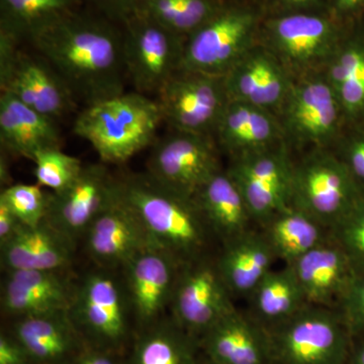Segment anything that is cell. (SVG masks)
<instances>
[{
  "label": "cell",
  "mask_w": 364,
  "mask_h": 364,
  "mask_svg": "<svg viewBox=\"0 0 364 364\" xmlns=\"http://www.w3.org/2000/svg\"><path fill=\"white\" fill-rule=\"evenodd\" d=\"M31 42L85 107L124 92L123 33L107 23L73 11Z\"/></svg>",
  "instance_id": "6da1fadb"
},
{
  "label": "cell",
  "mask_w": 364,
  "mask_h": 364,
  "mask_svg": "<svg viewBox=\"0 0 364 364\" xmlns=\"http://www.w3.org/2000/svg\"><path fill=\"white\" fill-rule=\"evenodd\" d=\"M117 193L155 247L181 267L207 256L213 233L193 198L164 188L147 173L117 178Z\"/></svg>",
  "instance_id": "7a4b0ae2"
},
{
  "label": "cell",
  "mask_w": 364,
  "mask_h": 364,
  "mask_svg": "<svg viewBox=\"0 0 364 364\" xmlns=\"http://www.w3.org/2000/svg\"><path fill=\"white\" fill-rule=\"evenodd\" d=\"M162 123L157 100L135 91L86 105L73 131L92 146L102 162L119 164L154 143Z\"/></svg>",
  "instance_id": "3957f363"
},
{
  "label": "cell",
  "mask_w": 364,
  "mask_h": 364,
  "mask_svg": "<svg viewBox=\"0 0 364 364\" xmlns=\"http://www.w3.org/2000/svg\"><path fill=\"white\" fill-rule=\"evenodd\" d=\"M351 26L329 14L263 18L258 42L296 80L324 71Z\"/></svg>",
  "instance_id": "277c9868"
},
{
  "label": "cell",
  "mask_w": 364,
  "mask_h": 364,
  "mask_svg": "<svg viewBox=\"0 0 364 364\" xmlns=\"http://www.w3.org/2000/svg\"><path fill=\"white\" fill-rule=\"evenodd\" d=\"M262 11L251 0H229L184 45L179 70L223 76L258 43Z\"/></svg>",
  "instance_id": "5b68a950"
},
{
  "label": "cell",
  "mask_w": 364,
  "mask_h": 364,
  "mask_svg": "<svg viewBox=\"0 0 364 364\" xmlns=\"http://www.w3.org/2000/svg\"><path fill=\"white\" fill-rule=\"evenodd\" d=\"M275 116L291 154L331 149L345 127L343 109L323 72L293 80Z\"/></svg>",
  "instance_id": "8992f818"
},
{
  "label": "cell",
  "mask_w": 364,
  "mask_h": 364,
  "mask_svg": "<svg viewBox=\"0 0 364 364\" xmlns=\"http://www.w3.org/2000/svg\"><path fill=\"white\" fill-rule=\"evenodd\" d=\"M272 361L279 364H347L351 333L337 309L308 305L265 329Z\"/></svg>",
  "instance_id": "52a82bcc"
},
{
  "label": "cell",
  "mask_w": 364,
  "mask_h": 364,
  "mask_svg": "<svg viewBox=\"0 0 364 364\" xmlns=\"http://www.w3.org/2000/svg\"><path fill=\"white\" fill-rule=\"evenodd\" d=\"M291 155V207L332 230L350 212L363 191L331 150Z\"/></svg>",
  "instance_id": "ba28073f"
},
{
  "label": "cell",
  "mask_w": 364,
  "mask_h": 364,
  "mask_svg": "<svg viewBox=\"0 0 364 364\" xmlns=\"http://www.w3.org/2000/svg\"><path fill=\"white\" fill-rule=\"evenodd\" d=\"M69 314L82 336L100 348L112 350L123 343L133 314L121 270L97 267L86 273L77 282Z\"/></svg>",
  "instance_id": "9c48e42d"
},
{
  "label": "cell",
  "mask_w": 364,
  "mask_h": 364,
  "mask_svg": "<svg viewBox=\"0 0 364 364\" xmlns=\"http://www.w3.org/2000/svg\"><path fill=\"white\" fill-rule=\"evenodd\" d=\"M21 43L0 33V90L52 119L73 111L76 98L51 64L28 54Z\"/></svg>",
  "instance_id": "30bf717a"
},
{
  "label": "cell",
  "mask_w": 364,
  "mask_h": 364,
  "mask_svg": "<svg viewBox=\"0 0 364 364\" xmlns=\"http://www.w3.org/2000/svg\"><path fill=\"white\" fill-rule=\"evenodd\" d=\"M123 23L127 76L136 92L157 95L179 70L186 39L139 11Z\"/></svg>",
  "instance_id": "8fae6325"
},
{
  "label": "cell",
  "mask_w": 364,
  "mask_h": 364,
  "mask_svg": "<svg viewBox=\"0 0 364 364\" xmlns=\"http://www.w3.org/2000/svg\"><path fill=\"white\" fill-rule=\"evenodd\" d=\"M157 97L171 130L213 136L229 102L223 76L188 70L176 71Z\"/></svg>",
  "instance_id": "7c38bea8"
},
{
  "label": "cell",
  "mask_w": 364,
  "mask_h": 364,
  "mask_svg": "<svg viewBox=\"0 0 364 364\" xmlns=\"http://www.w3.org/2000/svg\"><path fill=\"white\" fill-rule=\"evenodd\" d=\"M227 171L260 226L291 207L293 155L286 144L231 158Z\"/></svg>",
  "instance_id": "4fadbf2b"
},
{
  "label": "cell",
  "mask_w": 364,
  "mask_h": 364,
  "mask_svg": "<svg viewBox=\"0 0 364 364\" xmlns=\"http://www.w3.org/2000/svg\"><path fill=\"white\" fill-rule=\"evenodd\" d=\"M219 153L213 136L171 130L155 144L146 173L164 188L193 198L222 169Z\"/></svg>",
  "instance_id": "5bb4252c"
},
{
  "label": "cell",
  "mask_w": 364,
  "mask_h": 364,
  "mask_svg": "<svg viewBox=\"0 0 364 364\" xmlns=\"http://www.w3.org/2000/svg\"><path fill=\"white\" fill-rule=\"evenodd\" d=\"M170 310L172 321L191 337H203L236 310L215 261L205 256L181 268Z\"/></svg>",
  "instance_id": "9a60e30c"
},
{
  "label": "cell",
  "mask_w": 364,
  "mask_h": 364,
  "mask_svg": "<svg viewBox=\"0 0 364 364\" xmlns=\"http://www.w3.org/2000/svg\"><path fill=\"white\" fill-rule=\"evenodd\" d=\"M181 265L160 249H146L121 269L133 317L141 329L162 320L170 309Z\"/></svg>",
  "instance_id": "2e32d148"
},
{
  "label": "cell",
  "mask_w": 364,
  "mask_h": 364,
  "mask_svg": "<svg viewBox=\"0 0 364 364\" xmlns=\"http://www.w3.org/2000/svg\"><path fill=\"white\" fill-rule=\"evenodd\" d=\"M117 178L107 166L83 167L70 186L50 193L46 222L76 244L82 240L91 223L116 196Z\"/></svg>",
  "instance_id": "e0dca14e"
},
{
  "label": "cell",
  "mask_w": 364,
  "mask_h": 364,
  "mask_svg": "<svg viewBox=\"0 0 364 364\" xmlns=\"http://www.w3.org/2000/svg\"><path fill=\"white\" fill-rule=\"evenodd\" d=\"M97 267L121 270L139 253L155 247L135 213L117 193L93 220L82 239ZM157 248V247H155Z\"/></svg>",
  "instance_id": "ac0fdd59"
},
{
  "label": "cell",
  "mask_w": 364,
  "mask_h": 364,
  "mask_svg": "<svg viewBox=\"0 0 364 364\" xmlns=\"http://www.w3.org/2000/svg\"><path fill=\"white\" fill-rule=\"evenodd\" d=\"M1 282L0 303L11 318L69 311L77 282L69 270H7Z\"/></svg>",
  "instance_id": "d6986e66"
},
{
  "label": "cell",
  "mask_w": 364,
  "mask_h": 364,
  "mask_svg": "<svg viewBox=\"0 0 364 364\" xmlns=\"http://www.w3.org/2000/svg\"><path fill=\"white\" fill-rule=\"evenodd\" d=\"M229 100L245 102L277 114L293 79L279 59L259 42L224 76Z\"/></svg>",
  "instance_id": "ffe728a7"
},
{
  "label": "cell",
  "mask_w": 364,
  "mask_h": 364,
  "mask_svg": "<svg viewBox=\"0 0 364 364\" xmlns=\"http://www.w3.org/2000/svg\"><path fill=\"white\" fill-rule=\"evenodd\" d=\"M287 265L308 305L337 310L356 277L348 256L332 236Z\"/></svg>",
  "instance_id": "44dd1931"
},
{
  "label": "cell",
  "mask_w": 364,
  "mask_h": 364,
  "mask_svg": "<svg viewBox=\"0 0 364 364\" xmlns=\"http://www.w3.org/2000/svg\"><path fill=\"white\" fill-rule=\"evenodd\" d=\"M11 335L35 364L70 363L82 347V334L69 311L14 318Z\"/></svg>",
  "instance_id": "7402d4cb"
},
{
  "label": "cell",
  "mask_w": 364,
  "mask_h": 364,
  "mask_svg": "<svg viewBox=\"0 0 364 364\" xmlns=\"http://www.w3.org/2000/svg\"><path fill=\"white\" fill-rule=\"evenodd\" d=\"M77 244L48 222L23 226L11 240L0 246V259L7 270L70 269Z\"/></svg>",
  "instance_id": "603a6c76"
},
{
  "label": "cell",
  "mask_w": 364,
  "mask_h": 364,
  "mask_svg": "<svg viewBox=\"0 0 364 364\" xmlns=\"http://www.w3.org/2000/svg\"><path fill=\"white\" fill-rule=\"evenodd\" d=\"M220 151L230 158L269 149L284 142L277 116L267 109L229 100L215 128Z\"/></svg>",
  "instance_id": "cb8c5ba5"
},
{
  "label": "cell",
  "mask_w": 364,
  "mask_h": 364,
  "mask_svg": "<svg viewBox=\"0 0 364 364\" xmlns=\"http://www.w3.org/2000/svg\"><path fill=\"white\" fill-rule=\"evenodd\" d=\"M210 361L217 364H269V341L264 328L235 310L202 337Z\"/></svg>",
  "instance_id": "d4e9b609"
},
{
  "label": "cell",
  "mask_w": 364,
  "mask_h": 364,
  "mask_svg": "<svg viewBox=\"0 0 364 364\" xmlns=\"http://www.w3.org/2000/svg\"><path fill=\"white\" fill-rule=\"evenodd\" d=\"M213 235L223 246L252 231L253 218L240 189L227 170H220L193 196Z\"/></svg>",
  "instance_id": "484cf974"
},
{
  "label": "cell",
  "mask_w": 364,
  "mask_h": 364,
  "mask_svg": "<svg viewBox=\"0 0 364 364\" xmlns=\"http://www.w3.org/2000/svg\"><path fill=\"white\" fill-rule=\"evenodd\" d=\"M54 121L9 93L0 95V144L6 154L33 161L39 151L60 147Z\"/></svg>",
  "instance_id": "4316f807"
},
{
  "label": "cell",
  "mask_w": 364,
  "mask_h": 364,
  "mask_svg": "<svg viewBox=\"0 0 364 364\" xmlns=\"http://www.w3.org/2000/svg\"><path fill=\"white\" fill-rule=\"evenodd\" d=\"M343 109L345 126L364 124V28H349L324 71Z\"/></svg>",
  "instance_id": "83f0119b"
},
{
  "label": "cell",
  "mask_w": 364,
  "mask_h": 364,
  "mask_svg": "<svg viewBox=\"0 0 364 364\" xmlns=\"http://www.w3.org/2000/svg\"><path fill=\"white\" fill-rule=\"evenodd\" d=\"M277 259L262 233L251 231L223 246L218 269L232 296H250Z\"/></svg>",
  "instance_id": "f1b7e54d"
},
{
  "label": "cell",
  "mask_w": 364,
  "mask_h": 364,
  "mask_svg": "<svg viewBox=\"0 0 364 364\" xmlns=\"http://www.w3.org/2000/svg\"><path fill=\"white\" fill-rule=\"evenodd\" d=\"M262 228L275 256L286 264L331 238V230L294 207L275 215Z\"/></svg>",
  "instance_id": "f546056e"
},
{
  "label": "cell",
  "mask_w": 364,
  "mask_h": 364,
  "mask_svg": "<svg viewBox=\"0 0 364 364\" xmlns=\"http://www.w3.org/2000/svg\"><path fill=\"white\" fill-rule=\"evenodd\" d=\"M256 322L264 329L293 317L306 304L293 269L272 270L261 280L250 296Z\"/></svg>",
  "instance_id": "4dcf8cb0"
},
{
  "label": "cell",
  "mask_w": 364,
  "mask_h": 364,
  "mask_svg": "<svg viewBox=\"0 0 364 364\" xmlns=\"http://www.w3.org/2000/svg\"><path fill=\"white\" fill-rule=\"evenodd\" d=\"M191 340L173 321H159L142 329L130 364H198Z\"/></svg>",
  "instance_id": "1f68e13d"
},
{
  "label": "cell",
  "mask_w": 364,
  "mask_h": 364,
  "mask_svg": "<svg viewBox=\"0 0 364 364\" xmlns=\"http://www.w3.org/2000/svg\"><path fill=\"white\" fill-rule=\"evenodd\" d=\"M77 0H0V33L21 42L73 13Z\"/></svg>",
  "instance_id": "d6a6232c"
},
{
  "label": "cell",
  "mask_w": 364,
  "mask_h": 364,
  "mask_svg": "<svg viewBox=\"0 0 364 364\" xmlns=\"http://www.w3.org/2000/svg\"><path fill=\"white\" fill-rule=\"evenodd\" d=\"M229 0H140L136 11L188 39Z\"/></svg>",
  "instance_id": "836d02e7"
},
{
  "label": "cell",
  "mask_w": 364,
  "mask_h": 364,
  "mask_svg": "<svg viewBox=\"0 0 364 364\" xmlns=\"http://www.w3.org/2000/svg\"><path fill=\"white\" fill-rule=\"evenodd\" d=\"M37 184L51 193H59L70 186L82 171L78 158L63 152L60 147H49L39 151L33 157Z\"/></svg>",
  "instance_id": "e575fe53"
},
{
  "label": "cell",
  "mask_w": 364,
  "mask_h": 364,
  "mask_svg": "<svg viewBox=\"0 0 364 364\" xmlns=\"http://www.w3.org/2000/svg\"><path fill=\"white\" fill-rule=\"evenodd\" d=\"M39 184L16 183L4 188L0 200L6 203L25 226L36 227L47 217L50 193Z\"/></svg>",
  "instance_id": "d590c367"
},
{
  "label": "cell",
  "mask_w": 364,
  "mask_h": 364,
  "mask_svg": "<svg viewBox=\"0 0 364 364\" xmlns=\"http://www.w3.org/2000/svg\"><path fill=\"white\" fill-rule=\"evenodd\" d=\"M331 236L348 256L356 275L364 273V191L350 212L333 228Z\"/></svg>",
  "instance_id": "8d00e7d4"
},
{
  "label": "cell",
  "mask_w": 364,
  "mask_h": 364,
  "mask_svg": "<svg viewBox=\"0 0 364 364\" xmlns=\"http://www.w3.org/2000/svg\"><path fill=\"white\" fill-rule=\"evenodd\" d=\"M330 150L343 163L358 188L364 191V124L345 126Z\"/></svg>",
  "instance_id": "74e56055"
},
{
  "label": "cell",
  "mask_w": 364,
  "mask_h": 364,
  "mask_svg": "<svg viewBox=\"0 0 364 364\" xmlns=\"http://www.w3.org/2000/svg\"><path fill=\"white\" fill-rule=\"evenodd\" d=\"M338 310L352 336L364 335V273L356 275Z\"/></svg>",
  "instance_id": "f35d334b"
},
{
  "label": "cell",
  "mask_w": 364,
  "mask_h": 364,
  "mask_svg": "<svg viewBox=\"0 0 364 364\" xmlns=\"http://www.w3.org/2000/svg\"><path fill=\"white\" fill-rule=\"evenodd\" d=\"M263 18H279L294 14H329V0H264Z\"/></svg>",
  "instance_id": "ab89813d"
},
{
  "label": "cell",
  "mask_w": 364,
  "mask_h": 364,
  "mask_svg": "<svg viewBox=\"0 0 364 364\" xmlns=\"http://www.w3.org/2000/svg\"><path fill=\"white\" fill-rule=\"evenodd\" d=\"M329 11L333 18L345 26L360 23L364 14V0H329Z\"/></svg>",
  "instance_id": "60d3db41"
},
{
  "label": "cell",
  "mask_w": 364,
  "mask_h": 364,
  "mask_svg": "<svg viewBox=\"0 0 364 364\" xmlns=\"http://www.w3.org/2000/svg\"><path fill=\"white\" fill-rule=\"evenodd\" d=\"M0 364H35L26 349L13 335H0Z\"/></svg>",
  "instance_id": "b9f144b4"
},
{
  "label": "cell",
  "mask_w": 364,
  "mask_h": 364,
  "mask_svg": "<svg viewBox=\"0 0 364 364\" xmlns=\"http://www.w3.org/2000/svg\"><path fill=\"white\" fill-rule=\"evenodd\" d=\"M92 1L109 18L124 21L135 13L140 0H92Z\"/></svg>",
  "instance_id": "7bdbcfd3"
},
{
  "label": "cell",
  "mask_w": 364,
  "mask_h": 364,
  "mask_svg": "<svg viewBox=\"0 0 364 364\" xmlns=\"http://www.w3.org/2000/svg\"><path fill=\"white\" fill-rule=\"evenodd\" d=\"M23 226L9 205L0 200V246L11 240Z\"/></svg>",
  "instance_id": "ee69618b"
},
{
  "label": "cell",
  "mask_w": 364,
  "mask_h": 364,
  "mask_svg": "<svg viewBox=\"0 0 364 364\" xmlns=\"http://www.w3.org/2000/svg\"><path fill=\"white\" fill-rule=\"evenodd\" d=\"M69 364H119L112 350L100 349L90 352H81Z\"/></svg>",
  "instance_id": "f6af8a7d"
},
{
  "label": "cell",
  "mask_w": 364,
  "mask_h": 364,
  "mask_svg": "<svg viewBox=\"0 0 364 364\" xmlns=\"http://www.w3.org/2000/svg\"><path fill=\"white\" fill-rule=\"evenodd\" d=\"M347 364H364V341L352 346Z\"/></svg>",
  "instance_id": "bcb514c9"
},
{
  "label": "cell",
  "mask_w": 364,
  "mask_h": 364,
  "mask_svg": "<svg viewBox=\"0 0 364 364\" xmlns=\"http://www.w3.org/2000/svg\"><path fill=\"white\" fill-rule=\"evenodd\" d=\"M251 1L254 2L256 6H259L261 9V6H262L263 1H264V0H251Z\"/></svg>",
  "instance_id": "7dc6e473"
},
{
  "label": "cell",
  "mask_w": 364,
  "mask_h": 364,
  "mask_svg": "<svg viewBox=\"0 0 364 364\" xmlns=\"http://www.w3.org/2000/svg\"><path fill=\"white\" fill-rule=\"evenodd\" d=\"M210 364H217V363H212V361H210Z\"/></svg>",
  "instance_id": "c3c4849f"
}]
</instances>
